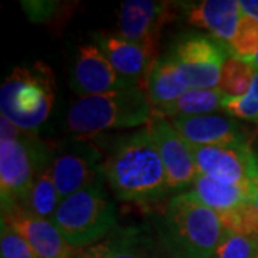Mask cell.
<instances>
[{
    "label": "cell",
    "mask_w": 258,
    "mask_h": 258,
    "mask_svg": "<svg viewBox=\"0 0 258 258\" xmlns=\"http://www.w3.org/2000/svg\"><path fill=\"white\" fill-rule=\"evenodd\" d=\"M74 89L81 96H95L129 86H139L123 79L98 45H82L75 59Z\"/></svg>",
    "instance_id": "obj_11"
},
{
    "label": "cell",
    "mask_w": 258,
    "mask_h": 258,
    "mask_svg": "<svg viewBox=\"0 0 258 258\" xmlns=\"http://www.w3.org/2000/svg\"><path fill=\"white\" fill-rule=\"evenodd\" d=\"M147 128L164 164L171 191H182L192 186L198 176L192 148L179 135L171 119L154 112Z\"/></svg>",
    "instance_id": "obj_7"
},
{
    "label": "cell",
    "mask_w": 258,
    "mask_h": 258,
    "mask_svg": "<svg viewBox=\"0 0 258 258\" xmlns=\"http://www.w3.org/2000/svg\"><path fill=\"white\" fill-rule=\"evenodd\" d=\"M191 148L198 174L237 185H251L257 178L251 142Z\"/></svg>",
    "instance_id": "obj_9"
},
{
    "label": "cell",
    "mask_w": 258,
    "mask_h": 258,
    "mask_svg": "<svg viewBox=\"0 0 258 258\" xmlns=\"http://www.w3.org/2000/svg\"><path fill=\"white\" fill-rule=\"evenodd\" d=\"M257 69L245 60L228 56L222 64L218 89L225 98H238L248 92Z\"/></svg>",
    "instance_id": "obj_21"
},
{
    "label": "cell",
    "mask_w": 258,
    "mask_h": 258,
    "mask_svg": "<svg viewBox=\"0 0 258 258\" xmlns=\"http://www.w3.org/2000/svg\"><path fill=\"white\" fill-rule=\"evenodd\" d=\"M172 125L189 147H208L234 142H249L248 132L238 120L222 115L172 118Z\"/></svg>",
    "instance_id": "obj_13"
},
{
    "label": "cell",
    "mask_w": 258,
    "mask_h": 258,
    "mask_svg": "<svg viewBox=\"0 0 258 258\" xmlns=\"http://www.w3.org/2000/svg\"><path fill=\"white\" fill-rule=\"evenodd\" d=\"M55 99V75L46 63L16 66L0 86V113L32 134L46 122Z\"/></svg>",
    "instance_id": "obj_4"
},
{
    "label": "cell",
    "mask_w": 258,
    "mask_h": 258,
    "mask_svg": "<svg viewBox=\"0 0 258 258\" xmlns=\"http://www.w3.org/2000/svg\"><path fill=\"white\" fill-rule=\"evenodd\" d=\"M86 251L91 258H151L134 230L118 232Z\"/></svg>",
    "instance_id": "obj_22"
},
{
    "label": "cell",
    "mask_w": 258,
    "mask_h": 258,
    "mask_svg": "<svg viewBox=\"0 0 258 258\" xmlns=\"http://www.w3.org/2000/svg\"><path fill=\"white\" fill-rule=\"evenodd\" d=\"M222 111L234 119L258 123V71L248 92L238 98H225L222 102Z\"/></svg>",
    "instance_id": "obj_25"
},
{
    "label": "cell",
    "mask_w": 258,
    "mask_h": 258,
    "mask_svg": "<svg viewBox=\"0 0 258 258\" xmlns=\"http://www.w3.org/2000/svg\"><path fill=\"white\" fill-rule=\"evenodd\" d=\"M60 201L62 200L53 178V169L52 165H49L37 174L26 198L18 207L32 215L52 220Z\"/></svg>",
    "instance_id": "obj_20"
},
{
    "label": "cell",
    "mask_w": 258,
    "mask_h": 258,
    "mask_svg": "<svg viewBox=\"0 0 258 258\" xmlns=\"http://www.w3.org/2000/svg\"><path fill=\"white\" fill-rule=\"evenodd\" d=\"M242 15L255 19L258 22V0H240Z\"/></svg>",
    "instance_id": "obj_27"
},
{
    "label": "cell",
    "mask_w": 258,
    "mask_h": 258,
    "mask_svg": "<svg viewBox=\"0 0 258 258\" xmlns=\"http://www.w3.org/2000/svg\"><path fill=\"white\" fill-rule=\"evenodd\" d=\"M93 37L116 72L128 82L141 86V81L155 63V55L119 33L98 32Z\"/></svg>",
    "instance_id": "obj_14"
},
{
    "label": "cell",
    "mask_w": 258,
    "mask_h": 258,
    "mask_svg": "<svg viewBox=\"0 0 258 258\" xmlns=\"http://www.w3.org/2000/svg\"><path fill=\"white\" fill-rule=\"evenodd\" d=\"M39 157L28 132L16 139H0L2 211L18 207L26 198L37 174Z\"/></svg>",
    "instance_id": "obj_6"
},
{
    "label": "cell",
    "mask_w": 258,
    "mask_h": 258,
    "mask_svg": "<svg viewBox=\"0 0 258 258\" xmlns=\"http://www.w3.org/2000/svg\"><path fill=\"white\" fill-rule=\"evenodd\" d=\"M0 254L2 258H39L26 240L3 221L0 234Z\"/></svg>",
    "instance_id": "obj_26"
},
{
    "label": "cell",
    "mask_w": 258,
    "mask_h": 258,
    "mask_svg": "<svg viewBox=\"0 0 258 258\" xmlns=\"http://www.w3.org/2000/svg\"><path fill=\"white\" fill-rule=\"evenodd\" d=\"M169 56L179 66L189 89L218 88L222 64L228 57L221 42L200 35L181 40Z\"/></svg>",
    "instance_id": "obj_8"
},
{
    "label": "cell",
    "mask_w": 258,
    "mask_h": 258,
    "mask_svg": "<svg viewBox=\"0 0 258 258\" xmlns=\"http://www.w3.org/2000/svg\"><path fill=\"white\" fill-rule=\"evenodd\" d=\"M52 221L75 249L105 238L116 224V208L101 181L60 201Z\"/></svg>",
    "instance_id": "obj_5"
},
{
    "label": "cell",
    "mask_w": 258,
    "mask_h": 258,
    "mask_svg": "<svg viewBox=\"0 0 258 258\" xmlns=\"http://www.w3.org/2000/svg\"><path fill=\"white\" fill-rule=\"evenodd\" d=\"M118 200L155 203L171 192L165 168L148 128L120 137L102 165Z\"/></svg>",
    "instance_id": "obj_1"
},
{
    "label": "cell",
    "mask_w": 258,
    "mask_h": 258,
    "mask_svg": "<svg viewBox=\"0 0 258 258\" xmlns=\"http://www.w3.org/2000/svg\"><path fill=\"white\" fill-rule=\"evenodd\" d=\"M191 192L221 217L227 230H232L237 217L248 205L251 185L227 184L198 174Z\"/></svg>",
    "instance_id": "obj_15"
},
{
    "label": "cell",
    "mask_w": 258,
    "mask_h": 258,
    "mask_svg": "<svg viewBox=\"0 0 258 258\" xmlns=\"http://www.w3.org/2000/svg\"><path fill=\"white\" fill-rule=\"evenodd\" d=\"M224 93L218 88L211 89H188L176 101L168 103L162 108L154 109L168 119L184 118V116H200L222 111Z\"/></svg>",
    "instance_id": "obj_19"
},
{
    "label": "cell",
    "mask_w": 258,
    "mask_h": 258,
    "mask_svg": "<svg viewBox=\"0 0 258 258\" xmlns=\"http://www.w3.org/2000/svg\"><path fill=\"white\" fill-rule=\"evenodd\" d=\"M152 113L147 91L129 86L103 95L81 96L71 105L66 123L74 135L92 137L105 131L147 126Z\"/></svg>",
    "instance_id": "obj_3"
},
{
    "label": "cell",
    "mask_w": 258,
    "mask_h": 258,
    "mask_svg": "<svg viewBox=\"0 0 258 258\" xmlns=\"http://www.w3.org/2000/svg\"><path fill=\"white\" fill-rule=\"evenodd\" d=\"M242 18L240 0H203L186 6V20L230 46Z\"/></svg>",
    "instance_id": "obj_17"
},
{
    "label": "cell",
    "mask_w": 258,
    "mask_h": 258,
    "mask_svg": "<svg viewBox=\"0 0 258 258\" xmlns=\"http://www.w3.org/2000/svg\"><path fill=\"white\" fill-rule=\"evenodd\" d=\"M231 56L241 60L252 62L258 55V22L255 19L242 15L237 33L230 43Z\"/></svg>",
    "instance_id": "obj_24"
},
{
    "label": "cell",
    "mask_w": 258,
    "mask_h": 258,
    "mask_svg": "<svg viewBox=\"0 0 258 258\" xmlns=\"http://www.w3.org/2000/svg\"><path fill=\"white\" fill-rule=\"evenodd\" d=\"M251 64H252V66H254V68H255V69L258 71V55L255 56V59H254V60L251 62Z\"/></svg>",
    "instance_id": "obj_30"
},
{
    "label": "cell",
    "mask_w": 258,
    "mask_h": 258,
    "mask_svg": "<svg viewBox=\"0 0 258 258\" xmlns=\"http://www.w3.org/2000/svg\"><path fill=\"white\" fill-rule=\"evenodd\" d=\"M71 258H91V255L88 254V251L85 249V251H81V249H76L74 252V255Z\"/></svg>",
    "instance_id": "obj_29"
},
{
    "label": "cell",
    "mask_w": 258,
    "mask_h": 258,
    "mask_svg": "<svg viewBox=\"0 0 258 258\" xmlns=\"http://www.w3.org/2000/svg\"><path fill=\"white\" fill-rule=\"evenodd\" d=\"M171 3L154 0H126L120 5L119 35L157 53L162 28L174 18Z\"/></svg>",
    "instance_id": "obj_10"
},
{
    "label": "cell",
    "mask_w": 258,
    "mask_h": 258,
    "mask_svg": "<svg viewBox=\"0 0 258 258\" xmlns=\"http://www.w3.org/2000/svg\"><path fill=\"white\" fill-rule=\"evenodd\" d=\"M189 89L184 74L171 57L155 60L147 76V93L154 109L176 101Z\"/></svg>",
    "instance_id": "obj_18"
},
{
    "label": "cell",
    "mask_w": 258,
    "mask_h": 258,
    "mask_svg": "<svg viewBox=\"0 0 258 258\" xmlns=\"http://www.w3.org/2000/svg\"><path fill=\"white\" fill-rule=\"evenodd\" d=\"M258 238L240 231L227 230L211 258H257Z\"/></svg>",
    "instance_id": "obj_23"
},
{
    "label": "cell",
    "mask_w": 258,
    "mask_h": 258,
    "mask_svg": "<svg viewBox=\"0 0 258 258\" xmlns=\"http://www.w3.org/2000/svg\"><path fill=\"white\" fill-rule=\"evenodd\" d=\"M2 221L23 237L39 258H71L76 251L52 220L40 218L15 207L9 211H2Z\"/></svg>",
    "instance_id": "obj_12"
},
{
    "label": "cell",
    "mask_w": 258,
    "mask_h": 258,
    "mask_svg": "<svg viewBox=\"0 0 258 258\" xmlns=\"http://www.w3.org/2000/svg\"><path fill=\"white\" fill-rule=\"evenodd\" d=\"M98 159L99 152L93 149L64 152L55 158L52 169L60 200L99 182V174L103 171Z\"/></svg>",
    "instance_id": "obj_16"
},
{
    "label": "cell",
    "mask_w": 258,
    "mask_h": 258,
    "mask_svg": "<svg viewBox=\"0 0 258 258\" xmlns=\"http://www.w3.org/2000/svg\"><path fill=\"white\" fill-rule=\"evenodd\" d=\"M225 231L217 212L185 191L166 203L159 244L166 258H211Z\"/></svg>",
    "instance_id": "obj_2"
},
{
    "label": "cell",
    "mask_w": 258,
    "mask_h": 258,
    "mask_svg": "<svg viewBox=\"0 0 258 258\" xmlns=\"http://www.w3.org/2000/svg\"><path fill=\"white\" fill-rule=\"evenodd\" d=\"M257 258H258V257H257Z\"/></svg>",
    "instance_id": "obj_31"
},
{
    "label": "cell",
    "mask_w": 258,
    "mask_h": 258,
    "mask_svg": "<svg viewBox=\"0 0 258 258\" xmlns=\"http://www.w3.org/2000/svg\"><path fill=\"white\" fill-rule=\"evenodd\" d=\"M251 149H252V157H254V162H255V171H257L258 178V138L251 144Z\"/></svg>",
    "instance_id": "obj_28"
}]
</instances>
